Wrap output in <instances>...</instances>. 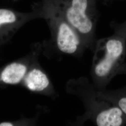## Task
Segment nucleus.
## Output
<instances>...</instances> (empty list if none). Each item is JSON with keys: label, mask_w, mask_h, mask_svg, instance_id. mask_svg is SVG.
Segmentation results:
<instances>
[{"label": "nucleus", "mask_w": 126, "mask_h": 126, "mask_svg": "<svg viewBox=\"0 0 126 126\" xmlns=\"http://www.w3.org/2000/svg\"><path fill=\"white\" fill-rule=\"evenodd\" d=\"M68 94L80 99L85 112L77 118V123L81 124L90 121L98 126H122L126 124V115L115 104L99 94L93 83L85 77L71 79L66 85Z\"/></svg>", "instance_id": "f257e3e1"}, {"label": "nucleus", "mask_w": 126, "mask_h": 126, "mask_svg": "<svg viewBox=\"0 0 126 126\" xmlns=\"http://www.w3.org/2000/svg\"><path fill=\"white\" fill-rule=\"evenodd\" d=\"M94 50L91 70L93 83L97 89L105 90L125 63V37L117 33L116 35L100 39L96 42Z\"/></svg>", "instance_id": "f03ea898"}, {"label": "nucleus", "mask_w": 126, "mask_h": 126, "mask_svg": "<svg viewBox=\"0 0 126 126\" xmlns=\"http://www.w3.org/2000/svg\"><path fill=\"white\" fill-rule=\"evenodd\" d=\"M42 18L50 28L51 40L60 52L81 57L86 49L76 32L68 23L53 0H42L37 6Z\"/></svg>", "instance_id": "7ed1b4c3"}, {"label": "nucleus", "mask_w": 126, "mask_h": 126, "mask_svg": "<svg viewBox=\"0 0 126 126\" xmlns=\"http://www.w3.org/2000/svg\"><path fill=\"white\" fill-rule=\"evenodd\" d=\"M81 38L86 48L94 49L98 13L95 0H53Z\"/></svg>", "instance_id": "20e7f679"}, {"label": "nucleus", "mask_w": 126, "mask_h": 126, "mask_svg": "<svg viewBox=\"0 0 126 126\" xmlns=\"http://www.w3.org/2000/svg\"><path fill=\"white\" fill-rule=\"evenodd\" d=\"M37 18H42L40 11L37 7L30 12L0 9V46L10 40L25 24Z\"/></svg>", "instance_id": "39448f33"}, {"label": "nucleus", "mask_w": 126, "mask_h": 126, "mask_svg": "<svg viewBox=\"0 0 126 126\" xmlns=\"http://www.w3.org/2000/svg\"><path fill=\"white\" fill-rule=\"evenodd\" d=\"M25 87L31 91L48 96L56 94L47 75L37 63H33L23 80Z\"/></svg>", "instance_id": "423d86ee"}, {"label": "nucleus", "mask_w": 126, "mask_h": 126, "mask_svg": "<svg viewBox=\"0 0 126 126\" xmlns=\"http://www.w3.org/2000/svg\"><path fill=\"white\" fill-rule=\"evenodd\" d=\"M37 54L31 59L10 63L0 70V82L6 85H15L23 82L27 72L36 60Z\"/></svg>", "instance_id": "0eeeda50"}, {"label": "nucleus", "mask_w": 126, "mask_h": 126, "mask_svg": "<svg viewBox=\"0 0 126 126\" xmlns=\"http://www.w3.org/2000/svg\"><path fill=\"white\" fill-rule=\"evenodd\" d=\"M100 95L115 104L126 115V85L115 90H99Z\"/></svg>", "instance_id": "6e6552de"}, {"label": "nucleus", "mask_w": 126, "mask_h": 126, "mask_svg": "<svg viewBox=\"0 0 126 126\" xmlns=\"http://www.w3.org/2000/svg\"><path fill=\"white\" fill-rule=\"evenodd\" d=\"M16 123L15 122H0V126H15Z\"/></svg>", "instance_id": "1a4fd4ad"}, {"label": "nucleus", "mask_w": 126, "mask_h": 126, "mask_svg": "<svg viewBox=\"0 0 126 126\" xmlns=\"http://www.w3.org/2000/svg\"><path fill=\"white\" fill-rule=\"evenodd\" d=\"M125 74L126 75V63H124L122 65L121 68L120 69L119 72H118V74Z\"/></svg>", "instance_id": "9d476101"}, {"label": "nucleus", "mask_w": 126, "mask_h": 126, "mask_svg": "<svg viewBox=\"0 0 126 126\" xmlns=\"http://www.w3.org/2000/svg\"><path fill=\"white\" fill-rule=\"evenodd\" d=\"M14 1H16V0H13Z\"/></svg>", "instance_id": "9b49d317"}]
</instances>
